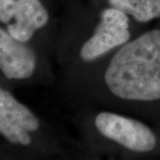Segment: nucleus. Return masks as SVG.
<instances>
[{"label": "nucleus", "mask_w": 160, "mask_h": 160, "mask_svg": "<svg viewBox=\"0 0 160 160\" xmlns=\"http://www.w3.org/2000/svg\"><path fill=\"white\" fill-rule=\"evenodd\" d=\"M95 126L104 137L138 153H149L157 149L158 138L142 122L120 115L102 112L95 118Z\"/></svg>", "instance_id": "2"}, {"label": "nucleus", "mask_w": 160, "mask_h": 160, "mask_svg": "<svg viewBox=\"0 0 160 160\" xmlns=\"http://www.w3.org/2000/svg\"><path fill=\"white\" fill-rule=\"evenodd\" d=\"M106 85L117 97L154 102L160 101V29L127 43L105 73Z\"/></svg>", "instance_id": "1"}, {"label": "nucleus", "mask_w": 160, "mask_h": 160, "mask_svg": "<svg viewBox=\"0 0 160 160\" xmlns=\"http://www.w3.org/2000/svg\"><path fill=\"white\" fill-rule=\"evenodd\" d=\"M33 51L0 28V70L8 79H25L34 73Z\"/></svg>", "instance_id": "6"}, {"label": "nucleus", "mask_w": 160, "mask_h": 160, "mask_svg": "<svg viewBox=\"0 0 160 160\" xmlns=\"http://www.w3.org/2000/svg\"><path fill=\"white\" fill-rule=\"evenodd\" d=\"M48 19L49 14L39 0H0V22L9 23L7 31L19 41H29Z\"/></svg>", "instance_id": "4"}, {"label": "nucleus", "mask_w": 160, "mask_h": 160, "mask_svg": "<svg viewBox=\"0 0 160 160\" xmlns=\"http://www.w3.org/2000/svg\"><path fill=\"white\" fill-rule=\"evenodd\" d=\"M110 6L130 14L138 22L160 19V0H109Z\"/></svg>", "instance_id": "7"}, {"label": "nucleus", "mask_w": 160, "mask_h": 160, "mask_svg": "<svg viewBox=\"0 0 160 160\" xmlns=\"http://www.w3.org/2000/svg\"><path fill=\"white\" fill-rule=\"evenodd\" d=\"M39 127V121L10 92L0 88V133L14 144L29 145V132Z\"/></svg>", "instance_id": "5"}, {"label": "nucleus", "mask_w": 160, "mask_h": 160, "mask_svg": "<svg viewBox=\"0 0 160 160\" xmlns=\"http://www.w3.org/2000/svg\"><path fill=\"white\" fill-rule=\"evenodd\" d=\"M129 38V19L126 12L114 7L106 9L102 12L93 35L82 46L80 56L85 62H92L126 43Z\"/></svg>", "instance_id": "3"}]
</instances>
